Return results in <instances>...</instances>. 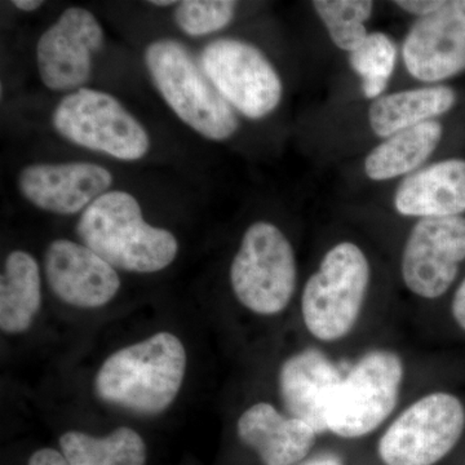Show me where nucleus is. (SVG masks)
I'll return each mask as SVG.
<instances>
[{
	"instance_id": "1",
	"label": "nucleus",
	"mask_w": 465,
	"mask_h": 465,
	"mask_svg": "<svg viewBox=\"0 0 465 465\" xmlns=\"http://www.w3.org/2000/svg\"><path fill=\"white\" fill-rule=\"evenodd\" d=\"M186 351L171 332H158L106 358L97 372V396L143 415L168 409L182 390Z\"/></svg>"
},
{
	"instance_id": "2",
	"label": "nucleus",
	"mask_w": 465,
	"mask_h": 465,
	"mask_svg": "<svg viewBox=\"0 0 465 465\" xmlns=\"http://www.w3.org/2000/svg\"><path fill=\"white\" fill-rule=\"evenodd\" d=\"M76 234L113 268L134 273L163 271L179 251L173 232L148 224L136 198L121 191L105 193L84 211Z\"/></svg>"
},
{
	"instance_id": "3",
	"label": "nucleus",
	"mask_w": 465,
	"mask_h": 465,
	"mask_svg": "<svg viewBox=\"0 0 465 465\" xmlns=\"http://www.w3.org/2000/svg\"><path fill=\"white\" fill-rule=\"evenodd\" d=\"M145 63L153 84L183 124L215 142L235 134L240 124L234 110L185 45L173 39L153 42Z\"/></svg>"
},
{
	"instance_id": "4",
	"label": "nucleus",
	"mask_w": 465,
	"mask_h": 465,
	"mask_svg": "<svg viewBox=\"0 0 465 465\" xmlns=\"http://www.w3.org/2000/svg\"><path fill=\"white\" fill-rule=\"evenodd\" d=\"M370 264L363 251L341 242L324 255L302 296L308 331L321 341H336L356 324L370 284Z\"/></svg>"
},
{
	"instance_id": "5",
	"label": "nucleus",
	"mask_w": 465,
	"mask_h": 465,
	"mask_svg": "<svg viewBox=\"0 0 465 465\" xmlns=\"http://www.w3.org/2000/svg\"><path fill=\"white\" fill-rule=\"evenodd\" d=\"M296 278L295 253L282 231L266 222L251 225L231 266L238 302L260 316H274L290 304Z\"/></svg>"
},
{
	"instance_id": "6",
	"label": "nucleus",
	"mask_w": 465,
	"mask_h": 465,
	"mask_svg": "<svg viewBox=\"0 0 465 465\" xmlns=\"http://www.w3.org/2000/svg\"><path fill=\"white\" fill-rule=\"evenodd\" d=\"M402 360L387 349L361 357L336 388L327 409V430L342 439L374 432L396 409L402 385Z\"/></svg>"
},
{
	"instance_id": "7",
	"label": "nucleus",
	"mask_w": 465,
	"mask_h": 465,
	"mask_svg": "<svg viewBox=\"0 0 465 465\" xmlns=\"http://www.w3.org/2000/svg\"><path fill=\"white\" fill-rule=\"evenodd\" d=\"M52 124L67 142L119 161H139L149 152L145 128L105 92L90 88L72 92L58 103Z\"/></svg>"
},
{
	"instance_id": "8",
	"label": "nucleus",
	"mask_w": 465,
	"mask_h": 465,
	"mask_svg": "<svg viewBox=\"0 0 465 465\" xmlns=\"http://www.w3.org/2000/svg\"><path fill=\"white\" fill-rule=\"evenodd\" d=\"M465 410L458 397L436 391L407 407L382 434L379 455L385 465H434L460 440Z\"/></svg>"
},
{
	"instance_id": "9",
	"label": "nucleus",
	"mask_w": 465,
	"mask_h": 465,
	"mask_svg": "<svg viewBox=\"0 0 465 465\" xmlns=\"http://www.w3.org/2000/svg\"><path fill=\"white\" fill-rule=\"evenodd\" d=\"M204 74L229 105L250 119L271 114L282 100L283 85L271 61L240 39L208 43L201 54Z\"/></svg>"
},
{
	"instance_id": "10",
	"label": "nucleus",
	"mask_w": 465,
	"mask_h": 465,
	"mask_svg": "<svg viewBox=\"0 0 465 465\" xmlns=\"http://www.w3.org/2000/svg\"><path fill=\"white\" fill-rule=\"evenodd\" d=\"M465 260V217L421 219L403 250V282L423 299H439L454 283Z\"/></svg>"
},
{
	"instance_id": "11",
	"label": "nucleus",
	"mask_w": 465,
	"mask_h": 465,
	"mask_svg": "<svg viewBox=\"0 0 465 465\" xmlns=\"http://www.w3.org/2000/svg\"><path fill=\"white\" fill-rule=\"evenodd\" d=\"M103 27L84 8H67L36 45V65L43 84L54 91L81 90L92 58L103 48Z\"/></svg>"
},
{
	"instance_id": "12",
	"label": "nucleus",
	"mask_w": 465,
	"mask_h": 465,
	"mask_svg": "<svg viewBox=\"0 0 465 465\" xmlns=\"http://www.w3.org/2000/svg\"><path fill=\"white\" fill-rule=\"evenodd\" d=\"M407 72L425 84H436L465 70V0H445L420 17L402 48Z\"/></svg>"
},
{
	"instance_id": "13",
	"label": "nucleus",
	"mask_w": 465,
	"mask_h": 465,
	"mask_svg": "<svg viewBox=\"0 0 465 465\" xmlns=\"http://www.w3.org/2000/svg\"><path fill=\"white\" fill-rule=\"evenodd\" d=\"M113 183L109 170L87 162L38 163L18 174L21 194L34 206L57 215L87 210Z\"/></svg>"
},
{
	"instance_id": "14",
	"label": "nucleus",
	"mask_w": 465,
	"mask_h": 465,
	"mask_svg": "<svg viewBox=\"0 0 465 465\" xmlns=\"http://www.w3.org/2000/svg\"><path fill=\"white\" fill-rule=\"evenodd\" d=\"M45 271L54 295L76 308L104 307L121 289V278L112 265L84 244L69 240L48 246Z\"/></svg>"
},
{
	"instance_id": "15",
	"label": "nucleus",
	"mask_w": 465,
	"mask_h": 465,
	"mask_svg": "<svg viewBox=\"0 0 465 465\" xmlns=\"http://www.w3.org/2000/svg\"><path fill=\"white\" fill-rule=\"evenodd\" d=\"M341 381V372L326 354L305 349L281 367L283 405L290 416L304 421L317 434L327 432V409Z\"/></svg>"
},
{
	"instance_id": "16",
	"label": "nucleus",
	"mask_w": 465,
	"mask_h": 465,
	"mask_svg": "<svg viewBox=\"0 0 465 465\" xmlns=\"http://www.w3.org/2000/svg\"><path fill=\"white\" fill-rule=\"evenodd\" d=\"M238 437L264 465H293L307 457L316 442L313 428L284 416L268 402L247 409L237 424Z\"/></svg>"
},
{
	"instance_id": "17",
	"label": "nucleus",
	"mask_w": 465,
	"mask_h": 465,
	"mask_svg": "<svg viewBox=\"0 0 465 465\" xmlns=\"http://www.w3.org/2000/svg\"><path fill=\"white\" fill-rule=\"evenodd\" d=\"M397 213L403 216H460L465 213V161H446L406 177L394 195Z\"/></svg>"
},
{
	"instance_id": "18",
	"label": "nucleus",
	"mask_w": 465,
	"mask_h": 465,
	"mask_svg": "<svg viewBox=\"0 0 465 465\" xmlns=\"http://www.w3.org/2000/svg\"><path fill=\"white\" fill-rule=\"evenodd\" d=\"M457 94L446 85L416 88L379 97L369 110L370 127L376 136L391 137L448 113Z\"/></svg>"
},
{
	"instance_id": "19",
	"label": "nucleus",
	"mask_w": 465,
	"mask_h": 465,
	"mask_svg": "<svg viewBox=\"0 0 465 465\" xmlns=\"http://www.w3.org/2000/svg\"><path fill=\"white\" fill-rule=\"evenodd\" d=\"M42 304L38 262L25 251H14L0 281V327L7 333L30 329Z\"/></svg>"
},
{
	"instance_id": "20",
	"label": "nucleus",
	"mask_w": 465,
	"mask_h": 465,
	"mask_svg": "<svg viewBox=\"0 0 465 465\" xmlns=\"http://www.w3.org/2000/svg\"><path fill=\"white\" fill-rule=\"evenodd\" d=\"M442 134L440 122L428 121L388 137L367 155V176L375 182H385L412 173L432 155Z\"/></svg>"
},
{
	"instance_id": "21",
	"label": "nucleus",
	"mask_w": 465,
	"mask_h": 465,
	"mask_svg": "<svg viewBox=\"0 0 465 465\" xmlns=\"http://www.w3.org/2000/svg\"><path fill=\"white\" fill-rule=\"evenodd\" d=\"M60 448L70 465H145L148 450L143 437L131 428H116L105 437L66 432Z\"/></svg>"
},
{
	"instance_id": "22",
	"label": "nucleus",
	"mask_w": 465,
	"mask_h": 465,
	"mask_svg": "<svg viewBox=\"0 0 465 465\" xmlns=\"http://www.w3.org/2000/svg\"><path fill=\"white\" fill-rule=\"evenodd\" d=\"M336 47L349 54L356 51L367 34L374 3L369 0H316L312 3Z\"/></svg>"
},
{
	"instance_id": "23",
	"label": "nucleus",
	"mask_w": 465,
	"mask_h": 465,
	"mask_svg": "<svg viewBox=\"0 0 465 465\" xmlns=\"http://www.w3.org/2000/svg\"><path fill=\"white\" fill-rule=\"evenodd\" d=\"M397 61V45L384 33H371L356 51L349 54L351 69L362 78L367 99H379L390 84Z\"/></svg>"
},
{
	"instance_id": "24",
	"label": "nucleus",
	"mask_w": 465,
	"mask_h": 465,
	"mask_svg": "<svg viewBox=\"0 0 465 465\" xmlns=\"http://www.w3.org/2000/svg\"><path fill=\"white\" fill-rule=\"evenodd\" d=\"M235 8L237 3L232 0H185L177 5L174 20L188 35L203 36L228 26Z\"/></svg>"
},
{
	"instance_id": "25",
	"label": "nucleus",
	"mask_w": 465,
	"mask_h": 465,
	"mask_svg": "<svg viewBox=\"0 0 465 465\" xmlns=\"http://www.w3.org/2000/svg\"><path fill=\"white\" fill-rule=\"evenodd\" d=\"M443 2L445 0H399L394 3L407 14L415 15L420 18L436 12Z\"/></svg>"
},
{
	"instance_id": "26",
	"label": "nucleus",
	"mask_w": 465,
	"mask_h": 465,
	"mask_svg": "<svg viewBox=\"0 0 465 465\" xmlns=\"http://www.w3.org/2000/svg\"><path fill=\"white\" fill-rule=\"evenodd\" d=\"M27 465H70L63 452L54 449H41L34 452Z\"/></svg>"
},
{
	"instance_id": "27",
	"label": "nucleus",
	"mask_w": 465,
	"mask_h": 465,
	"mask_svg": "<svg viewBox=\"0 0 465 465\" xmlns=\"http://www.w3.org/2000/svg\"><path fill=\"white\" fill-rule=\"evenodd\" d=\"M451 311L454 320L465 331V280L455 292Z\"/></svg>"
},
{
	"instance_id": "28",
	"label": "nucleus",
	"mask_w": 465,
	"mask_h": 465,
	"mask_svg": "<svg viewBox=\"0 0 465 465\" xmlns=\"http://www.w3.org/2000/svg\"><path fill=\"white\" fill-rule=\"evenodd\" d=\"M299 465H345L342 459L333 452H321L314 457L307 459Z\"/></svg>"
},
{
	"instance_id": "29",
	"label": "nucleus",
	"mask_w": 465,
	"mask_h": 465,
	"mask_svg": "<svg viewBox=\"0 0 465 465\" xmlns=\"http://www.w3.org/2000/svg\"><path fill=\"white\" fill-rule=\"evenodd\" d=\"M17 9L24 12H33L36 9L41 8L43 5L42 0H15L12 2Z\"/></svg>"
},
{
	"instance_id": "30",
	"label": "nucleus",
	"mask_w": 465,
	"mask_h": 465,
	"mask_svg": "<svg viewBox=\"0 0 465 465\" xmlns=\"http://www.w3.org/2000/svg\"><path fill=\"white\" fill-rule=\"evenodd\" d=\"M149 5H155V7H170V5H176L173 0H152Z\"/></svg>"
}]
</instances>
